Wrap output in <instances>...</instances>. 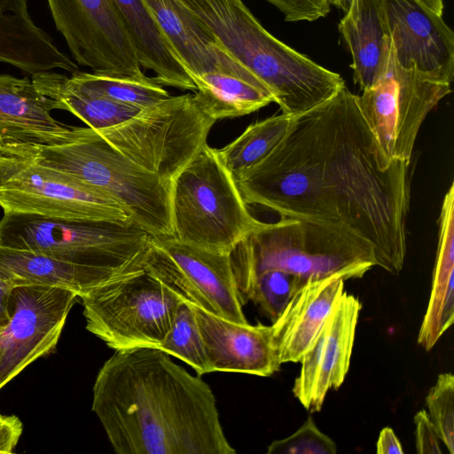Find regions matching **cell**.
Wrapping results in <instances>:
<instances>
[{
    "label": "cell",
    "mask_w": 454,
    "mask_h": 454,
    "mask_svg": "<svg viewBox=\"0 0 454 454\" xmlns=\"http://www.w3.org/2000/svg\"><path fill=\"white\" fill-rule=\"evenodd\" d=\"M451 92L450 83L415 67H401L390 43L386 70L358 96L364 117L390 160L410 165L419 129L428 114Z\"/></svg>",
    "instance_id": "30bf717a"
},
{
    "label": "cell",
    "mask_w": 454,
    "mask_h": 454,
    "mask_svg": "<svg viewBox=\"0 0 454 454\" xmlns=\"http://www.w3.org/2000/svg\"><path fill=\"white\" fill-rule=\"evenodd\" d=\"M86 329L117 350L158 348L183 301L144 268L80 296Z\"/></svg>",
    "instance_id": "ba28073f"
},
{
    "label": "cell",
    "mask_w": 454,
    "mask_h": 454,
    "mask_svg": "<svg viewBox=\"0 0 454 454\" xmlns=\"http://www.w3.org/2000/svg\"><path fill=\"white\" fill-rule=\"evenodd\" d=\"M344 281L338 275L309 280L294 295L270 325L280 364L301 361L344 293Z\"/></svg>",
    "instance_id": "ac0fdd59"
},
{
    "label": "cell",
    "mask_w": 454,
    "mask_h": 454,
    "mask_svg": "<svg viewBox=\"0 0 454 454\" xmlns=\"http://www.w3.org/2000/svg\"><path fill=\"white\" fill-rule=\"evenodd\" d=\"M192 81L195 101L216 121L249 114L274 102L270 90L256 76L214 71Z\"/></svg>",
    "instance_id": "d4e9b609"
},
{
    "label": "cell",
    "mask_w": 454,
    "mask_h": 454,
    "mask_svg": "<svg viewBox=\"0 0 454 454\" xmlns=\"http://www.w3.org/2000/svg\"><path fill=\"white\" fill-rule=\"evenodd\" d=\"M128 34L141 67L153 70L162 86L196 91L143 0H109Z\"/></svg>",
    "instance_id": "7402d4cb"
},
{
    "label": "cell",
    "mask_w": 454,
    "mask_h": 454,
    "mask_svg": "<svg viewBox=\"0 0 454 454\" xmlns=\"http://www.w3.org/2000/svg\"><path fill=\"white\" fill-rule=\"evenodd\" d=\"M293 117L282 113L249 125L231 143L216 149L221 162L231 176L254 165L282 140Z\"/></svg>",
    "instance_id": "4316f807"
},
{
    "label": "cell",
    "mask_w": 454,
    "mask_h": 454,
    "mask_svg": "<svg viewBox=\"0 0 454 454\" xmlns=\"http://www.w3.org/2000/svg\"><path fill=\"white\" fill-rule=\"evenodd\" d=\"M132 271L86 266L38 252L0 246V278L12 286H57L72 290L80 297L106 282Z\"/></svg>",
    "instance_id": "ffe728a7"
},
{
    "label": "cell",
    "mask_w": 454,
    "mask_h": 454,
    "mask_svg": "<svg viewBox=\"0 0 454 454\" xmlns=\"http://www.w3.org/2000/svg\"><path fill=\"white\" fill-rule=\"evenodd\" d=\"M215 121L192 94H184L169 96L116 126L98 131L134 163L171 183L207 144Z\"/></svg>",
    "instance_id": "9c48e42d"
},
{
    "label": "cell",
    "mask_w": 454,
    "mask_h": 454,
    "mask_svg": "<svg viewBox=\"0 0 454 454\" xmlns=\"http://www.w3.org/2000/svg\"><path fill=\"white\" fill-rule=\"evenodd\" d=\"M12 286L0 278V333L4 330L10 318V294Z\"/></svg>",
    "instance_id": "8d00e7d4"
},
{
    "label": "cell",
    "mask_w": 454,
    "mask_h": 454,
    "mask_svg": "<svg viewBox=\"0 0 454 454\" xmlns=\"http://www.w3.org/2000/svg\"><path fill=\"white\" fill-rule=\"evenodd\" d=\"M362 304L344 291L309 349L293 393L309 412L319 411L330 389H338L348 372Z\"/></svg>",
    "instance_id": "5bb4252c"
},
{
    "label": "cell",
    "mask_w": 454,
    "mask_h": 454,
    "mask_svg": "<svg viewBox=\"0 0 454 454\" xmlns=\"http://www.w3.org/2000/svg\"><path fill=\"white\" fill-rule=\"evenodd\" d=\"M31 80L40 93L56 100L62 110L72 113L96 130L116 126L141 110L88 90L54 71L35 74Z\"/></svg>",
    "instance_id": "484cf974"
},
{
    "label": "cell",
    "mask_w": 454,
    "mask_h": 454,
    "mask_svg": "<svg viewBox=\"0 0 454 454\" xmlns=\"http://www.w3.org/2000/svg\"><path fill=\"white\" fill-rule=\"evenodd\" d=\"M18 142L36 159L114 200L152 237H174L171 183L134 163L98 130L73 126L60 143Z\"/></svg>",
    "instance_id": "3957f363"
},
{
    "label": "cell",
    "mask_w": 454,
    "mask_h": 454,
    "mask_svg": "<svg viewBox=\"0 0 454 454\" xmlns=\"http://www.w3.org/2000/svg\"><path fill=\"white\" fill-rule=\"evenodd\" d=\"M424 6L436 14L442 15L443 11V0H418Z\"/></svg>",
    "instance_id": "f35d334b"
},
{
    "label": "cell",
    "mask_w": 454,
    "mask_h": 454,
    "mask_svg": "<svg viewBox=\"0 0 454 454\" xmlns=\"http://www.w3.org/2000/svg\"><path fill=\"white\" fill-rule=\"evenodd\" d=\"M381 4L398 64L451 83L454 34L442 15L418 0H381Z\"/></svg>",
    "instance_id": "9a60e30c"
},
{
    "label": "cell",
    "mask_w": 454,
    "mask_h": 454,
    "mask_svg": "<svg viewBox=\"0 0 454 454\" xmlns=\"http://www.w3.org/2000/svg\"><path fill=\"white\" fill-rule=\"evenodd\" d=\"M239 293L262 271L276 269L305 280L361 278L377 266L373 247L343 231L289 218L261 222L231 253Z\"/></svg>",
    "instance_id": "277c9868"
},
{
    "label": "cell",
    "mask_w": 454,
    "mask_h": 454,
    "mask_svg": "<svg viewBox=\"0 0 454 454\" xmlns=\"http://www.w3.org/2000/svg\"><path fill=\"white\" fill-rule=\"evenodd\" d=\"M439 239L428 306L418 343L434 348L454 320V186L446 192L440 215Z\"/></svg>",
    "instance_id": "603a6c76"
},
{
    "label": "cell",
    "mask_w": 454,
    "mask_h": 454,
    "mask_svg": "<svg viewBox=\"0 0 454 454\" xmlns=\"http://www.w3.org/2000/svg\"><path fill=\"white\" fill-rule=\"evenodd\" d=\"M151 235L133 221L69 220L4 213L0 246L77 264L132 271L143 268Z\"/></svg>",
    "instance_id": "8992f818"
},
{
    "label": "cell",
    "mask_w": 454,
    "mask_h": 454,
    "mask_svg": "<svg viewBox=\"0 0 454 454\" xmlns=\"http://www.w3.org/2000/svg\"><path fill=\"white\" fill-rule=\"evenodd\" d=\"M0 207L4 213L69 220L132 221L112 199L36 159L18 141L0 137Z\"/></svg>",
    "instance_id": "52a82bcc"
},
{
    "label": "cell",
    "mask_w": 454,
    "mask_h": 454,
    "mask_svg": "<svg viewBox=\"0 0 454 454\" xmlns=\"http://www.w3.org/2000/svg\"><path fill=\"white\" fill-rule=\"evenodd\" d=\"M170 208L173 238L222 254H231L261 223L207 144L171 181Z\"/></svg>",
    "instance_id": "5b68a950"
},
{
    "label": "cell",
    "mask_w": 454,
    "mask_h": 454,
    "mask_svg": "<svg viewBox=\"0 0 454 454\" xmlns=\"http://www.w3.org/2000/svg\"><path fill=\"white\" fill-rule=\"evenodd\" d=\"M192 306L210 372L269 377L278 371L281 364L270 325L235 323Z\"/></svg>",
    "instance_id": "2e32d148"
},
{
    "label": "cell",
    "mask_w": 454,
    "mask_h": 454,
    "mask_svg": "<svg viewBox=\"0 0 454 454\" xmlns=\"http://www.w3.org/2000/svg\"><path fill=\"white\" fill-rule=\"evenodd\" d=\"M337 446L328 435L322 433L311 417L286 438L272 442L269 454H335Z\"/></svg>",
    "instance_id": "1f68e13d"
},
{
    "label": "cell",
    "mask_w": 454,
    "mask_h": 454,
    "mask_svg": "<svg viewBox=\"0 0 454 454\" xmlns=\"http://www.w3.org/2000/svg\"><path fill=\"white\" fill-rule=\"evenodd\" d=\"M79 295L49 286H14L10 318L0 333V389L57 345L67 315Z\"/></svg>",
    "instance_id": "7c38bea8"
},
{
    "label": "cell",
    "mask_w": 454,
    "mask_h": 454,
    "mask_svg": "<svg viewBox=\"0 0 454 454\" xmlns=\"http://www.w3.org/2000/svg\"><path fill=\"white\" fill-rule=\"evenodd\" d=\"M143 268L184 301L216 317L247 323L231 254L208 251L173 237H151Z\"/></svg>",
    "instance_id": "8fae6325"
},
{
    "label": "cell",
    "mask_w": 454,
    "mask_h": 454,
    "mask_svg": "<svg viewBox=\"0 0 454 454\" xmlns=\"http://www.w3.org/2000/svg\"><path fill=\"white\" fill-rule=\"evenodd\" d=\"M338 27L351 53L354 82L362 90L372 88L384 74L390 51L381 0H350Z\"/></svg>",
    "instance_id": "44dd1931"
},
{
    "label": "cell",
    "mask_w": 454,
    "mask_h": 454,
    "mask_svg": "<svg viewBox=\"0 0 454 454\" xmlns=\"http://www.w3.org/2000/svg\"><path fill=\"white\" fill-rule=\"evenodd\" d=\"M330 5H334L337 8L346 12L348 8L350 0H327Z\"/></svg>",
    "instance_id": "ab89813d"
},
{
    "label": "cell",
    "mask_w": 454,
    "mask_h": 454,
    "mask_svg": "<svg viewBox=\"0 0 454 454\" xmlns=\"http://www.w3.org/2000/svg\"><path fill=\"white\" fill-rule=\"evenodd\" d=\"M409 164L390 160L346 86L293 117L277 146L232 176L247 205L335 229L370 244L397 275L407 251Z\"/></svg>",
    "instance_id": "6da1fadb"
},
{
    "label": "cell",
    "mask_w": 454,
    "mask_h": 454,
    "mask_svg": "<svg viewBox=\"0 0 454 454\" xmlns=\"http://www.w3.org/2000/svg\"><path fill=\"white\" fill-rule=\"evenodd\" d=\"M77 65L96 74L140 76L134 46L109 0H47Z\"/></svg>",
    "instance_id": "4fadbf2b"
},
{
    "label": "cell",
    "mask_w": 454,
    "mask_h": 454,
    "mask_svg": "<svg viewBox=\"0 0 454 454\" xmlns=\"http://www.w3.org/2000/svg\"><path fill=\"white\" fill-rule=\"evenodd\" d=\"M376 447V452L378 454L403 453V447L397 436L394 430L389 427H387L380 431Z\"/></svg>",
    "instance_id": "d590c367"
},
{
    "label": "cell",
    "mask_w": 454,
    "mask_h": 454,
    "mask_svg": "<svg viewBox=\"0 0 454 454\" xmlns=\"http://www.w3.org/2000/svg\"><path fill=\"white\" fill-rule=\"evenodd\" d=\"M22 433L18 417L0 414V453H12Z\"/></svg>",
    "instance_id": "e575fe53"
},
{
    "label": "cell",
    "mask_w": 454,
    "mask_h": 454,
    "mask_svg": "<svg viewBox=\"0 0 454 454\" xmlns=\"http://www.w3.org/2000/svg\"><path fill=\"white\" fill-rule=\"evenodd\" d=\"M0 62L31 76L55 69L79 70L30 15L0 13Z\"/></svg>",
    "instance_id": "cb8c5ba5"
},
{
    "label": "cell",
    "mask_w": 454,
    "mask_h": 454,
    "mask_svg": "<svg viewBox=\"0 0 454 454\" xmlns=\"http://www.w3.org/2000/svg\"><path fill=\"white\" fill-rule=\"evenodd\" d=\"M192 80L208 72L255 76L180 0H143Z\"/></svg>",
    "instance_id": "e0dca14e"
},
{
    "label": "cell",
    "mask_w": 454,
    "mask_h": 454,
    "mask_svg": "<svg viewBox=\"0 0 454 454\" xmlns=\"http://www.w3.org/2000/svg\"><path fill=\"white\" fill-rule=\"evenodd\" d=\"M0 13L30 15L27 0H0Z\"/></svg>",
    "instance_id": "74e56055"
},
{
    "label": "cell",
    "mask_w": 454,
    "mask_h": 454,
    "mask_svg": "<svg viewBox=\"0 0 454 454\" xmlns=\"http://www.w3.org/2000/svg\"><path fill=\"white\" fill-rule=\"evenodd\" d=\"M70 80L94 93L143 109L170 95L154 77L109 75L77 70Z\"/></svg>",
    "instance_id": "83f0119b"
},
{
    "label": "cell",
    "mask_w": 454,
    "mask_h": 454,
    "mask_svg": "<svg viewBox=\"0 0 454 454\" xmlns=\"http://www.w3.org/2000/svg\"><path fill=\"white\" fill-rule=\"evenodd\" d=\"M276 6L286 21H315L327 16L330 4L327 0H267Z\"/></svg>",
    "instance_id": "d6a6232c"
},
{
    "label": "cell",
    "mask_w": 454,
    "mask_h": 454,
    "mask_svg": "<svg viewBox=\"0 0 454 454\" xmlns=\"http://www.w3.org/2000/svg\"><path fill=\"white\" fill-rule=\"evenodd\" d=\"M92 411L118 454H234L210 387L156 348L117 350L98 372Z\"/></svg>",
    "instance_id": "7a4b0ae2"
},
{
    "label": "cell",
    "mask_w": 454,
    "mask_h": 454,
    "mask_svg": "<svg viewBox=\"0 0 454 454\" xmlns=\"http://www.w3.org/2000/svg\"><path fill=\"white\" fill-rule=\"evenodd\" d=\"M415 443L417 452L420 454H441L440 438L427 412L419 411L414 417Z\"/></svg>",
    "instance_id": "836d02e7"
},
{
    "label": "cell",
    "mask_w": 454,
    "mask_h": 454,
    "mask_svg": "<svg viewBox=\"0 0 454 454\" xmlns=\"http://www.w3.org/2000/svg\"><path fill=\"white\" fill-rule=\"evenodd\" d=\"M306 282L285 270H267L253 278L239 292L241 302L244 305L253 301L273 323Z\"/></svg>",
    "instance_id": "f1b7e54d"
},
{
    "label": "cell",
    "mask_w": 454,
    "mask_h": 454,
    "mask_svg": "<svg viewBox=\"0 0 454 454\" xmlns=\"http://www.w3.org/2000/svg\"><path fill=\"white\" fill-rule=\"evenodd\" d=\"M158 348L189 364L198 376L210 372L194 309L186 301L179 303L171 326Z\"/></svg>",
    "instance_id": "f546056e"
},
{
    "label": "cell",
    "mask_w": 454,
    "mask_h": 454,
    "mask_svg": "<svg viewBox=\"0 0 454 454\" xmlns=\"http://www.w3.org/2000/svg\"><path fill=\"white\" fill-rule=\"evenodd\" d=\"M54 109L62 106L40 93L32 80L0 74V137L38 144L65 141L73 126L55 120Z\"/></svg>",
    "instance_id": "d6986e66"
},
{
    "label": "cell",
    "mask_w": 454,
    "mask_h": 454,
    "mask_svg": "<svg viewBox=\"0 0 454 454\" xmlns=\"http://www.w3.org/2000/svg\"><path fill=\"white\" fill-rule=\"evenodd\" d=\"M426 404L428 416L434 426L440 441L450 454L454 453V376L450 372L438 375L435 384L429 389Z\"/></svg>",
    "instance_id": "4dcf8cb0"
}]
</instances>
